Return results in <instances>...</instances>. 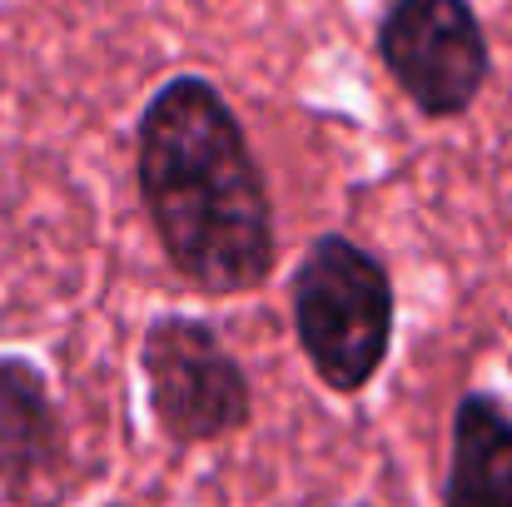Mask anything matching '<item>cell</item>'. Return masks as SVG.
I'll list each match as a JSON object with an SVG mask.
<instances>
[{"label":"cell","instance_id":"obj_1","mask_svg":"<svg viewBox=\"0 0 512 507\" xmlns=\"http://www.w3.org/2000/svg\"><path fill=\"white\" fill-rule=\"evenodd\" d=\"M140 189L165 254L209 294L254 289L274 264V214L229 105L174 80L140 125Z\"/></svg>","mask_w":512,"mask_h":507},{"label":"cell","instance_id":"obj_2","mask_svg":"<svg viewBox=\"0 0 512 507\" xmlns=\"http://www.w3.org/2000/svg\"><path fill=\"white\" fill-rule=\"evenodd\" d=\"M294 314L299 338L339 393L363 388L388 348L393 329V289L373 254L348 239H319L294 279Z\"/></svg>","mask_w":512,"mask_h":507},{"label":"cell","instance_id":"obj_3","mask_svg":"<svg viewBox=\"0 0 512 507\" xmlns=\"http://www.w3.org/2000/svg\"><path fill=\"white\" fill-rule=\"evenodd\" d=\"M383 60L428 115H458L488 75V45L463 0H393Z\"/></svg>","mask_w":512,"mask_h":507},{"label":"cell","instance_id":"obj_4","mask_svg":"<svg viewBox=\"0 0 512 507\" xmlns=\"http://www.w3.org/2000/svg\"><path fill=\"white\" fill-rule=\"evenodd\" d=\"M145 368L155 388V408L174 438L199 443L239 428L249 418V388L224 343L204 324L165 319L145 338Z\"/></svg>","mask_w":512,"mask_h":507},{"label":"cell","instance_id":"obj_5","mask_svg":"<svg viewBox=\"0 0 512 507\" xmlns=\"http://www.w3.org/2000/svg\"><path fill=\"white\" fill-rule=\"evenodd\" d=\"M448 507H512V418L483 393L463 398L453 423Z\"/></svg>","mask_w":512,"mask_h":507},{"label":"cell","instance_id":"obj_6","mask_svg":"<svg viewBox=\"0 0 512 507\" xmlns=\"http://www.w3.org/2000/svg\"><path fill=\"white\" fill-rule=\"evenodd\" d=\"M55 458V413L25 363L0 358V478H30Z\"/></svg>","mask_w":512,"mask_h":507}]
</instances>
